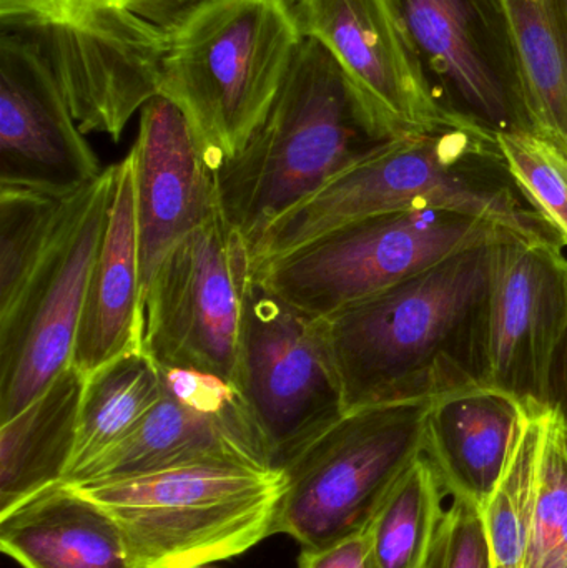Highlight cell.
I'll return each mask as SVG.
<instances>
[{
	"label": "cell",
	"mask_w": 567,
	"mask_h": 568,
	"mask_svg": "<svg viewBox=\"0 0 567 568\" xmlns=\"http://www.w3.org/2000/svg\"><path fill=\"white\" fill-rule=\"evenodd\" d=\"M496 242L320 317L345 413L483 383Z\"/></svg>",
	"instance_id": "1"
},
{
	"label": "cell",
	"mask_w": 567,
	"mask_h": 568,
	"mask_svg": "<svg viewBox=\"0 0 567 568\" xmlns=\"http://www.w3.org/2000/svg\"><path fill=\"white\" fill-rule=\"evenodd\" d=\"M396 140L330 50L305 39L265 120L215 172L220 213L252 250L276 220Z\"/></svg>",
	"instance_id": "2"
},
{
	"label": "cell",
	"mask_w": 567,
	"mask_h": 568,
	"mask_svg": "<svg viewBox=\"0 0 567 568\" xmlns=\"http://www.w3.org/2000/svg\"><path fill=\"white\" fill-rule=\"evenodd\" d=\"M428 210L555 240L509 179L498 139L462 126L396 140L336 176L263 233L250 250L253 268L348 223Z\"/></svg>",
	"instance_id": "3"
},
{
	"label": "cell",
	"mask_w": 567,
	"mask_h": 568,
	"mask_svg": "<svg viewBox=\"0 0 567 568\" xmlns=\"http://www.w3.org/2000/svg\"><path fill=\"white\" fill-rule=\"evenodd\" d=\"M303 40L292 0H203L170 30L159 95L182 110L213 172L265 120Z\"/></svg>",
	"instance_id": "4"
},
{
	"label": "cell",
	"mask_w": 567,
	"mask_h": 568,
	"mask_svg": "<svg viewBox=\"0 0 567 568\" xmlns=\"http://www.w3.org/2000/svg\"><path fill=\"white\" fill-rule=\"evenodd\" d=\"M73 486L112 516L136 568H200L273 536L285 477L192 466Z\"/></svg>",
	"instance_id": "5"
},
{
	"label": "cell",
	"mask_w": 567,
	"mask_h": 568,
	"mask_svg": "<svg viewBox=\"0 0 567 568\" xmlns=\"http://www.w3.org/2000/svg\"><path fill=\"white\" fill-rule=\"evenodd\" d=\"M433 397L376 404L343 414L283 469L285 489L273 536L325 547L372 526L425 454Z\"/></svg>",
	"instance_id": "6"
},
{
	"label": "cell",
	"mask_w": 567,
	"mask_h": 568,
	"mask_svg": "<svg viewBox=\"0 0 567 568\" xmlns=\"http://www.w3.org/2000/svg\"><path fill=\"white\" fill-rule=\"evenodd\" d=\"M506 233L513 232L459 213H388L340 226L253 275L302 313L326 317Z\"/></svg>",
	"instance_id": "7"
},
{
	"label": "cell",
	"mask_w": 567,
	"mask_h": 568,
	"mask_svg": "<svg viewBox=\"0 0 567 568\" xmlns=\"http://www.w3.org/2000/svg\"><path fill=\"white\" fill-rule=\"evenodd\" d=\"M0 30L42 53L83 135L120 142L159 95L166 33L129 13L95 0H0Z\"/></svg>",
	"instance_id": "8"
},
{
	"label": "cell",
	"mask_w": 567,
	"mask_h": 568,
	"mask_svg": "<svg viewBox=\"0 0 567 568\" xmlns=\"http://www.w3.org/2000/svg\"><path fill=\"white\" fill-rule=\"evenodd\" d=\"M235 386L279 473L345 414L322 320L276 296L253 273L243 301Z\"/></svg>",
	"instance_id": "9"
},
{
	"label": "cell",
	"mask_w": 567,
	"mask_h": 568,
	"mask_svg": "<svg viewBox=\"0 0 567 568\" xmlns=\"http://www.w3.org/2000/svg\"><path fill=\"white\" fill-rule=\"evenodd\" d=\"M115 165L67 202L45 255L0 307V423L72 364L90 272L109 220Z\"/></svg>",
	"instance_id": "10"
},
{
	"label": "cell",
	"mask_w": 567,
	"mask_h": 568,
	"mask_svg": "<svg viewBox=\"0 0 567 568\" xmlns=\"http://www.w3.org/2000/svg\"><path fill=\"white\" fill-rule=\"evenodd\" d=\"M433 102L489 135L529 132L528 89L505 0H388Z\"/></svg>",
	"instance_id": "11"
},
{
	"label": "cell",
	"mask_w": 567,
	"mask_h": 568,
	"mask_svg": "<svg viewBox=\"0 0 567 568\" xmlns=\"http://www.w3.org/2000/svg\"><path fill=\"white\" fill-rule=\"evenodd\" d=\"M249 243L222 213L180 240L142 294L140 347L162 367L219 374L235 384Z\"/></svg>",
	"instance_id": "12"
},
{
	"label": "cell",
	"mask_w": 567,
	"mask_h": 568,
	"mask_svg": "<svg viewBox=\"0 0 567 568\" xmlns=\"http://www.w3.org/2000/svg\"><path fill=\"white\" fill-rule=\"evenodd\" d=\"M567 320V253L555 240L506 233L493 245L483 383L548 407Z\"/></svg>",
	"instance_id": "13"
},
{
	"label": "cell",
	"mask_w": 567,
	"mask_h": 568,
	"mask_svg": "<svg viewBox=\"0 0 567 568\" xmlns=\"http://www.w3.org/2000/svg\"><path fill=\"white\" fill-rule=\"evenodd\" d=\"M102 172L49 62L0 32V185L69 196Z\"/></svg>",
	"instance_id": "14"
},
{
	"label": "cell",
	"mask_w": 567,
	"mask_h": 568,
	"mask_svg": "<svg viewBox=\"0 0 567 568\" xmlns=\"http://www.w3.org/2000/svg\"><path fill=\"white\" fill-rule=\"evenodd\" d=\"M300 32L318 40L402 139L472 129L429 97L388 0H292Z\"/></svg>",
	"instance_id": "15"
},
{
	"label": "cell",
	"mask_w": 567,
	"mask_h": 568,
	"mask_svg": "<svg viewBox=\"0 0 567 568\" xmlns=\"http://www.w3.org/2000/svg\"><path fill=\"white\" fill-rule=\"evenodd\" d=\"M135 163L142 294L163 256L219 215L215 172L182 110L155 95L140 110Z\"/></svg>",
	"instance_id": "16"
},
{
	"label": "cell",
	"mask_w": 567,
	"mask_h": 568,
	"mask_svg": "<svg viewBox=\"0 0 567 568\" xmlns=\"http://www.w3.org/2000/svg\"><path fill=\"white\" fill-rule=\"evenodd\" d=\"M192 466L273 470L243 399L223 413H203L165 393L125 439L65 483L123 479Z\"/></svg>",
	"instance_id": "17"
},
{
	"label": "cell",
	"mask_w": 567,
	"mask_h": 568,
	"mask_svg": "<svg viewBox=\"0 0 567 568\" xmlns=\"http://www.w3.org/2000/svg\"><path fill=\"white\" fill-rule=\"evenodd\" d=\"M525 413L522 400L485 383L433 397L425 457L448 496L483 510L505 474Z\"/></svg>",
	"instance_id": "18"
},
{
	"label": "cell",
	"mask_w": 567,
	"mask_h": 568,
	"mask_svg": "<svg viewBox=\"0 0 567 568\" xmlns=\"http://www.w3.org/2000/svg\"><path fill=\"white\" fill-rule=\"evenodd\" d=\"M142 276L136 226L135 163H115L109 220L87 284L72 364L85 376L109 361L139 349Z\"/></svg>",
	"instance_id": "19"
},
{
	"label": "cell",
	"mask_w": 567,
	"mask_h": 568,
	"mask_svg": "<svg viewBox=\"0 0 567 568\" xmlns=\"http://www.w3.org/2000/svg\"><path fill=\"white\" fill-rule=\"evenodd\" d=\"M0 549L22 568H136L112 516L65 480L0 513Z\"/></svg>",
	"instance_id": "20"
},
{
	"label": "cell",
	"mask_w": 567,
	"mask_h": 568,
	"mask_svg": "<svg viewBox=\"0 0 567 568\" xmlns=\"http://www.w3.org/2000/svg\"><path fill=\"white\" fill-rule=\"evenodd\" d=\"M83 387L85 374L70 364L29 406L0 423V513L67 479Z\"/></svg>",
	"instance_id": "21"
},
{
	"label": "cell",
	"mask_w": 567,
	"mask_h": 568,
	"mask_svg": "<svg viewBox=\"0 0 567 568\" xmlns=\"http://www.w3.org/2000/svg\"><path fill=\"white\" fill-rule=\"evenodd\" d=\"M165 393L162 367L142 347L85 376L75 449L65 480L125 439Z\"/></svg>",
	"instance_id": "22"
},
{
	"label": "cell",
	"mask_w": 567,
	"mask_h": 568,
	"mask_svg": "<svg viewBox=\"0 0 567 568\" xmlns=\"http://www.w3.org/2000/svg\"><path fill=\"white\" fill-rule=\"evenodd\" d=\"M536 135L567 153V0H505Z\"/></svg>",
	"instance_id": "23"
},
{
	"label": "cell",
	"mask_w": 567,
	"mask_h": 568,
	"mask_svg": "<svg viewBox=\"0 0 567 568\" xmlns=\"http://www.w3.org/2000/svg\"><path fill=\"white\" fill-rule=\"evenodd\" d=\"M446 496L423 454L369 526L368 568H423L445 513Z\"/></svg>",
	"instance_id": "24"
},
{
	"label": "cell",
	"mask_w": 567,
	"mask_h": 568,
	"mask_svg": "<svg viewBox=\"0 0 567 568\" xmlns=\"http://www.w3.org/2000/svg\"><path fill=\"white\" fill-rule=\"evenodd\" d=\"M539 409L526 407L505 474L482 510L493 568H525L538 486Z\"/></svg>",
	"instance_id": "25"
},
{
	"label": "cell",
	"mask_w": 567,
	"mask_h": 568,
	"mask_svg": "<svg viewBox=\"0 0 567 568\" xmlns=\"http://www.w3.org/2000/svg\"><path fill=\"white\" fill-rule=\"evenodd\" d=\"M70 196L0 185V307L45 255Z\"/></svg>",
	"instance_id": "26"
},
{
	"label": "cell",
	"mask_w": 567,
	"mask_h": 568,
	"mask_svg": "<svg viewBox=\"0 0 567 568\" xmlns=\"http://www.w3.org/2000/svg\"><path fill=\"white\" fill-rule=\"evenodd\" d=\"M496 139L519 195L567 250V153L536 133H503Z\"/></svg>",
	"instance_id": "27"
},
{
	"label": "cell",
	"mask_w": 567,
	"mask_h": 568,
	"mask_svg": "<svg viewBox=\"0 0 567 568\" xmlns=\"http://www.w3.org/2000/svg\"><path fill=\"white\" fill-rule=\"evenodd\" d=\"M423 568H493L483 514L465 500L445 509Z\"/></svg>",
	"instance_id": "28"
},
{
	"label": "cell",
	"mask_w": 567,
	"mask_h": 568,
	"mask_svg": "<svg viewBox=\"0 0 567 568\" xmlns=\"http://www.w3.org/2000/svg\"><path fill=\"white\" fill-rule=\"evenodd\" d=\"M162 374L166 393L203 413H223L242 400L235 384L219 374L185 367H162Z\"/></svg>",
	"instance_id": "29"
},
{
	"label": "cell",
	"mask_w": 567,
	"mask_h": 568,
	"mask_svg": "<svg viewBox=\"0 0 567 568\" xmlns=\"http://www.w3.org/2000/svg\"><path fill=\"white\" fill-rule=\"evenodd\" d=\"M369 527L325 547H302L298 568H368Z\"/></svg>",
	"instance_id": "30"
},
{
	"label": "cell",
	"mask_w": 567,
	"mask_h": 568,
	"mask_svg": "<svg viewBox=\"0 0 567 568\" xmlns=\"http://www.w3.org/2000/svg\"><path fill=\"white\" fill-rule=\"evenodd\" d=\"M107 9L129 13L169 36L170 30L203 0H95Z\"/></svg>",
	"instance_id": "31"
},
{
	"label": "cell",
	"mask_w": 567,
	"mask_h": 568,
	"mask_svg": "<svg viewBox=\"0 0 567 568\" xmlns=\"http://www.w3.org/2000/svg\"><path fill=\"white\" fill-rule=\"evenodd\" d=\"M548 407L559 414L567 426V320L549 373Z\"/></svg>",
	"instance_id": "32"
},
{
	"label": "cell",
	"mask_w": 567,
	"mask_h": 568,
	"mask_svg": "<svg viewBox=\"0 0 567 568\" xmlns=\"http://www.w3.org/2000/svg\"><path fill=\"white\" fill-rule=\"evenodd\" d=\"M539 568H567V520L549 556Z\"/></svg>",
	"instance_id": "33"
},
{
	"label": "cell",
	"mask_w": 567,
	"mask_h": 568,
	"mask_svg": "<svg viewBox=\"0 0 567 568\" xmlns=\"http://www.w3.org/2000/svg\"><path fill=\"white\" fill-rule=\"evenodd\" d=\"M200 568H206V567H200Z\"/></svg>",
	"instance_id": "34"
}]
</instances>
